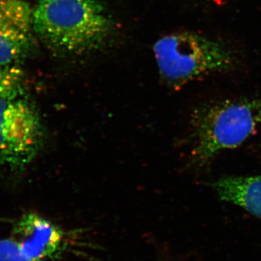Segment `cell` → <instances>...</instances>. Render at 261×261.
I'll return each mask as SVG.
<instances>
[{"label":"cell","instance_id":"obj_1","mask_svg":"<svg viewBox=\"0 0 261 261\" xmlns=\"http://www.w3.org/2000/svg\"><path fill=\"white\" fill-rule=\"evenodd\" d=\"M33 29L58 53L81 54L102 44L112 23L97 0H41L33 10Z\"/></svg>","mask_w":261,"mask_h":261},{"label":"cell","instance_id":"obj_2","mask_svg":"<svg viewBox=\"0 0 261 261\" xmlns=\"http://www.w3.org/2000/svg\"><path fill=\"white\" fill-rule=\"evenodd\" d=\"M193 155L206 163L226 149H233L255 133L261 125V99H228L205 105L192 120Z\"/></svg>","mask_w":261,"mask_h":261},{"label":"cell","instance_id":"obj_3","mask_svg":"<svg viewBox=\"0 0 261 261\" xmlns=\"http://www.w3.org/2000/svg\"><path fill=\"white\" fill-rule=\"evenodd\" d=\"M153 50L163 80L174 87L231 69L234 61L224 44L192 32L165 36Z\"/></svg>","mask_w":261,"mask_h":261},{"label":"cell","instance_id":"obj_4","mask_svg":"<svg viewBox=\"0 0 261 261\" xmlns=\"http://www.w3.org/2000/svg\"><path fill=\"white\" fill-rule=\"evenodd\" d=\"M37 111L21 98L0 99V164L20 166L32 161L42 142Z\"/></svg>","mask_w":261,"mask_h":261},{"label":"cell","instance_id":"obj_5","mask_svg":"<svg viewBox=\"0 0 261 261\" xmlns=\"http://www.w3.org/2000/svg\"><path fill=\"white\" fill-rule=\"evenodd\" d=\"M33 10L24 0H0V65H18L32 43Z\"/></svg>","mask_w":261,"mask_h":261},{"label":"cell","instance_id":"obj_6","mask_svg":"<svg viewBox=\"0 0 261 261\" xmlns=\"http://www.w3.org/2000/svg\"><path fill=\"white\" fill-rule=\"evenodd\" d=\"M12 239L30 261H47L56 256L64 242L61 228L36 213L24 214L17 221Z\"/></svg>","mask_w":261,"mask_h":261},{"label":"cell","instance_id":"obj_7","mask_svg":"<svg viewBox=\"0 0 261 261\" xmlns=\"http://www.w3.org/2000/svg\"><path fill=\"white\" fill-rule=\"evenodd\" d=\"M221 200L261 219V175L224 176L211 185Z\"/></svg>","mask_w":261,"mask_h":261},{"label":"cell","instance_id":"obj_8","mask_svg":"<svg viewBox=\"0 0 261 261\" xmlns=\"http://www.w3.org/2000/svg\"><path fill=\"white\" fill-rule=\"evenodd\" d=\"M25 87V75L18 65H0V99L23 97Z\"/></svg>","mask_w":261,"mask_h":261},{"label":"cell","instance_id":"obj_9","mask_svg":"<svg viewBox=\"0 0 261 261\" xmlns=\"http://www.w3.org/2000/svg\"><path fill=\"white\" fill-rule=\"evenodd\" d=\"M0 261H30L12 238L0 240Z\"/></svg>","mask_w":261,"mask_h":261}]
</instances>
